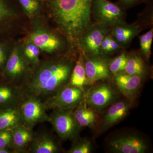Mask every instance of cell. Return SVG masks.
<instances>
[{"label": "cell", "instance_id": "1", "mask_svg": "<svg viewBox=\"0 0 153 153\" xmlns=\"http://www.w3.org/2000/svg\"><path fill=\"white\" fill-rule=\"evenodd\" d=\"M74 66L70 60L62 58L40 62L22 87L25 96L46 102L68 85Z\"/></svg>", "mask_w": 153, "mask_h": 153}, {"label": "cell", "instance_id": "2", "mask_svg": "<svg viewBox=\"0 0 153 153\" xmlns=\"http://www.w3.org/2000/svg\"><path fill=\"white\" fill-rule=\"evenodd\" d=\"M93 0H52V13L59 29L71 41L81 37L90 28Z\"/></svg>", "mask_w": 153, "mask_h": 153}, {"label": "cell", "instance_id": "3", "mask_svg": "<svg viewBox=\"0 0 153 153\" xmlns=\"http://www.w3.org/2000/svg\"><path fill=\"white\" fill-rule=\"evenodd\" d=\"M33 69L18 48L11 50L1 79L22 87L27 81Z\"/></svg>", "mask_w": 153, "mask_h": 153}, {"label": "cell", "instance_id": "4", "mask_svg": "<svg viewBox=\"0 0 153 153\" xmlns=\"http://www.w3.org/2000/svg\"><path fill=\"white\" fill-rule=\"evenodd\" d=\"M74 110H53L49 115V122L52 124L58 136L63 140L74 141L79 137L81 127L75 119Z\"/></svg>", "mask_w": 153, "mask_h": 153}, {"label": "cell", "instance_id": "5", "mask_svg": "<svg viewBox=\"0 0 153 153\" xmlns=\"http://www.w3.org/2000/svg\"><path fill=\"white\" fill-rule=\"evenodd\" d=\"M22 124L33 129L37 124L49 121V115L44 102L40 99L25 96L19 106Z\"/></svg>", "mask_w": 153, "mask_h": 153}, {"label": "cell", "instance_id": "6", "mask_svg": "<svg viewBox=\"0 0 153 153\" xmlns=\"http://www.w3.org/2000/svg\"><path fill=\"white\" fill-rule=\"evenodd\" d=\"M84 89L68 84L44 103L47 111L74 110L84 101Z\"/></svg>", "mask_w": 153, "mask_h": 153}, {"label": "cell", "instance_id": "7", "mask_svg": "<svg viewBox=\"0 0 153 153\" xmlns=\"http://www.w3.org/2000/svg\"><path fill=\"white\" fill-rule=\"evenodd\" d=\"M116 93L110 85L101 83L94 85L85 92L84 102L86 105L95 111L105 109L114 103Z\"/></svg>", "mask_w": 153, "mask_h": 153}, {"label": "cell", "instance_id": "8", "mask_svg": "<svg viewBox=\"0 0 153 153\" xmlns=\"http://www.w3.org/2000/svg\"><path fill=\"white\" fill-rule=\"evenodd\" d=\"M93 3L94 15L100 25L123 24L124 14L117 6L107 0H93Z\"/></svg>", "mask_w": 153, "mask_h": 153}, {"label": "cell", "instance_id": "9", "mask_svg": "<svg viewBox=\"0 0 153 153\" xmlns=\"http://www.w3.org/2000/svg\"><path fill=\"white\" fill-rule=\"evenodd\" d=\"M109 146L111 151L117 153H144L148 149L145 140L134 134L114 138L110 141Z\"/></svg>", "mask_w": 153, "mask_h": 153}, {"label": "cell", "instance_id": "10", "mask_svg": "<svg viewBox=\"0 0 153 153\" xmlns=\"http://www.w3.org/2000/svg\"><path fill=\"white\" fill-rule=\"evenodd\" d=\"M106 32L105 27L101 25L89 28L81 38L80 44L83 51L93 57L102 55V41Z\"/></svg>", "mask_w": 153, "mask_h": 153}, {"label": "cell", "instance_id": "11", "mask_svg": "<svg viewBox=\"0 0 153 153\" xmlns=\"http://www.w3.org/2000/svg\"><path fill=\"white\" fill-rule=\"evenodd\" d=\"M25 97L22 87L0 79V110L19 106Z\"/></svg>", "mask_w": 153, "mask_h": 153}, {"label": "cell", "instance_id": "12", "mask_svg": "<svg viewBox=\"0 0 153 153\" xmlns=\"http://www.w3.org/2000/svg\"><path fill=\"white\" fill-rule=\"evenodd\" d=\"M85 74L90 85L109 76L108 64L99 56H94L84 61Z\"/></svg>", "mask_w": 153, "mask_h": 153}, {"label": "cell", "instance_id": "13", "mask_svg": "<svg viewBox=\"0 0 153 153\" xmlns=\"http://www.w3.org/2000/svg\"><path fill=\"white\" fill-rule=\"evenodd\" d=\"M60 151L59 143L51 134L48 132L35 133L27 153H57Z\"/></svg>", "mask_w": 153, "mask_h": 153}, {"label": "cell", "instance_id": "14", "mask_svg": "<svg viewBox=\"0 0 153 153\" xmlns=\"http://www.w3.org/2000/svg\"><path fill=\"white\" fill-rule=\"evenodd\" d=\"M131 107L130 102L123 100L111 104L105 112L102 120V130L107 129L123 119Z\"/></svg>", "mask_w": 153, "mask_h": 153}, {"label": "cell", "instance_id": "15", "mask_svg": "<svg viewBox=\"0 0 153 153\" xmlns=\"http://www.w3.org/2000/svg\"><path fill=\"white\" fill-rule=\"evenodd\" d=\"M142 80V76L126 73L115 74L114 79L117 89L129 99L137 94L141 87Z\"/></svg>", "mask_w": 153, "mask_h": 153}, {"label": "cell", "instance_id": "16", "mask_svg": "<svg viewBox=\"0 0 153 153\" xmlns=\"http://www.w3.org/2000/svg\"><path fill=\"white\" fill-rule=\"evenodd\" d=\"M30 41L47 53L55 52L60 45V40L56 36L43 30L33 32L30 36Z\"/></svg>", "mask_w": 153, "mask_h": 153}, {"label": "cell", "instance_id": "17", "mask_svg": "<svg viewBox=\"0 0 153 153\" xmlns=\"http://www.w3.org/2000/svg\"><path fill=\"white\" fill-rule=\"evenodd\" d=\"M14 150L16 153H27L33 141L35 132L21 124L12 129Z\"/></svg>", "mask_w": 153, "mask_h": 153}, {"label": "cell", "instance_id": "18", "mask_svg": "<svg viewBox=\"0 0 153 153\" xmlns=\"http://www.w3.org/2000/svg\"><path fill=\"white\" fill-rule=\"evenodd\" d=\"M75 119L81 127L93 128L97 123L96 111L89 107L83 101L73 111Z\"/></svg>", "mask_w": 153, "mask_h": 153}, {"label": "cell", "instance_id": "19", "mask_svg": "<svg viewBox=\"0 0 153 153\" xmlns=\"http://www.w3.org/2000/svg\"><path fill=\"white\" fill-rule=\"evenodd\" d=\"M21 124L19 106L0 110V130H12Z\"/></svg>", "mask_w": 153, "mask_h": 153}, {"label": "cell", "instance_id": "20", "mask_svg": "<svg viewBox=\"0 0 153 153\" xmlns=\"http://www.w3.org/2000/svg\"><path fill=\"white\" fill-rule=\"evenodd\" d=\"M68 85L84 89L86 85H90L86 77L84 59L80 55L71 72Z\"/></svg>", "mask_w": 153, "mask_h": 153}, {"label": "cell", "instance_id": "21", "mask_svg": "<svg viewBox=\"0 0 153 153\" xmlns=\"http://www.w3.org/2000/svg\"><path fill=\"white\" fill-rule=\"evenodd\" d=\"M137 32V28L135 26H126L121 24L116 25L112 33L119 43L125 44L131 41Z\"/></svg>", "mask_w": 153, "mask_h": 153}, {"label": "cell", "instance_id": "22", "mask_svg": "<svg viewBox=\"0 0 153 153\" xmlns=\"http://www.w3.org/2000/svg\"><path fill=\"white\" fill-rule=\"evenodd\" d=\"M146 67L142 59L137 55L128 56L124 71L126 74L142 76L146 72Z\"/></svg>", "mask_w": 153, "mask_h": 153}, {"label": "cell", "instance_id": "23", "mask_svg": "<svg viewBox=\"0 0 153 153\" xmlns=\"http://www.w3.org/2000/svg\"><path fill=\"white\" fill-rule=\"evenodd\" d=\"M23 54L32 69L35 68L40 63L39 57L40 49L32 42L30 41L27 44Z\"/></svg>", "mask_w": 153, "mask_h": 153}, {"label": "cell", "instance_id": "24", "mask_svg": "<svg viewBox=\"0 0 153 153\" xmlns=\"http://www.w3.org/2000/svg\"><path fill=\"white\" fill-rule=\"evenodd\" d=\"M92 144L90 141L85 139H76L71 149L67 152L68 153H90L92 150Z\"/></svg>", "mask_w": 153, "mask_h": 153}, {"label": "cell", "instance_id": "25", "mask_svg": "<svg viewBox=\"0 0 153 153\" xmlns=\"http://www.w3.org/2000/svg\"><path fill=\"white\" fill-rule=\"evenodd\" d=\"M128 59V56L122 54L116 57L108 65L109 71L115 74L124 71Z\"/></svg>", "mask_w": 153, "mask_h": 153}, {"label": "cell", "instance_id": "26", "mask_svg": "<svg viewBox=\"0 0 153 153\" xmlns=\"http://www.w3.org/2000/svg\"><path fill=\"white\" fill-rule=\"evenodd\" d=\"M13 13L6 0H0V36L3 33L6 24Z\"/></svg>", "mask_w": 153, "mask_h": 153}, {"label": "cell", "instance_id": "27", "mask_svg": "<svg viewBox=\"0 0 153 153\" xmlns=\"http://www.w3.org/2000/svg\"><path fill=\"white\" fill-rule=\"evenodd\" d=\"M0 148L11 150L15 152L12 130H0Z\"/></svg>", "mask_w": 153, "mask_h": 153}, {"label": "cell", "instance_id": "28", "mask_svg": "<svg viewBox=\"0 0 153 153\" xmlns=\"http://www.w3.org/2000/svg\"><path fill=\"white\" fill-rule=\"evenodd\" d=\"M8 44L6 41H0V78L10 55Z\"/></svg>", "mask_w": 153, "mask_h": 153}, {"label": "cell", "instance_id": "29", "mask_svg": "<svg viewBox=\"0 0 153 153\" xmlns=\"http://www.w3.org/2000/svg\"><path fill=\"white\" fill-rule=\"evenodd\" d=\"M25 10L29 14H33L38 10L39 4L37 0H19Z\"/></svg>", "mask_w": 153, "mask_h": 153}, {"label": "cell", "instance_id": "30", "mask_svg": "<svg viewBox=\"0 0 153 153\" xmlns=\"http://www.w3.org/2000/svg\"><path fill=\"white\" fill-rule=\"evenodd\" d=\"M140 45L142 51L147 58H149L150 56L151 50L148 48L146 34H144L140 37Z\"/></svg>", "mask_w": 153, "mask_h": 153}, {"label": "cell", "instance_id": "31", "mask_svg": "<svg viewBox=\"0 0 153 153\" xmlns=\"http://www.w3.org/2000/svg\"><path fill=\"white\" fill-rule=\"evenodd\" d=\"M111 38L110 36H105L103 40L102 41L101 44V49L102 51L103 52H108V47L110 41L111 40Z\"/></svg>", "mask_w": 153, "mask_h": 153}, {"label": "cell", "instance_id": "32", "mask_svg": "<svg viewBox=\"0 0 153 153\" xmlns=\"http://www.w3.org/2000/svg\"><path fill=\"white\" fill-rule=\"evenodd\" d=\"M119 45L117 43L111 38L110 41L109 47H108V52H112L116 50L118 48Z\"/></svg>", "mask_w": 153, "mask_h": 153}, {"label": "cell", "instance_id": "33", "mask_svg": "<svg viewBox=\"0 0 153 153\" xmlns=\"http://www.w3.org/2000/svg\"><path fill=\"white\" fill-rule=\"evenodd\" d=\"M137 1L138 0H121V2L123 5H128L134 3Z\"/></svg>", "mask_w": 153, "mask_h": 153}, {"label": "cell", "instance_id": "34", "mask_svg": "<svg viewBox=\"0 0 153 153\" xmlns=\"http://www.w3.org/2000/svg\"><path fill=\"white\" fill-rule=\"evenodd\" d=\"M0 153H14V152L11 150L0 148Z\"/></svg>", "mask_w": 153, "mask_h": 153}, {"label": "cell", "instance_id": "35", "mask_svg": "<svg viewBox=\"0 0 153 153\" xmlns=\"http://www.w3.org/2000/svg\"><path fill=\"white\" fill-rule=\"evenodd\" d=\"M0 79H1V78H0Z\"/></svg>", "mask_w": 153, "mask_h": 153}]
</instances>
